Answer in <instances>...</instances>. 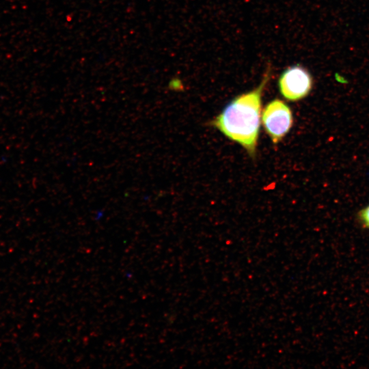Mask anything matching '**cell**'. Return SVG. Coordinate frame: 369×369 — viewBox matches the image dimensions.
<instances>
[{
  "label": "cell",
  "mask_w": 369,
  "mask_h": 369,
  "mask_svg": "<svg viewBox=\"0 0 369 369\" xmlns=\"http://www.w3.org/2000/svg\"><path fill=\"white\" fill-rule=\"evenodd\" d=\"M271 75L269 66L255 89L233 98L210 124L255 157L261 119L262 97Z\"/></svg>",
  "instance_id": "obj_1"
},
{
  "label": "cell",
  "mask_w": 369,
  "mask_h": 369,
  "mask_svg": "<svg viewBox=\"0 0 369 369\" xmlns=\"http://www.w3.org/2000/svg\"><path fill=\"white\" fill-rule=\"evenodd\" d=\"M261 117L264 128L275 144H278L286 135L293 123L290 108L279 98L267 103Z\"/></svg>",
  "instance_id": "obj_2"
},
{
  "label": "cell",
  "mask_w": 369,
  "mask_h": 369,
  "mask_svg": "<svg viewBox=\"0 0 369 369\" xmlns=\"http://www.w3.org/2000/svg\"><path fill=\"white\" fill-rule=\"evenodd\" d=\"M358 220L364 228L369 229V205L358 213Z\"/></svg>",
  "instance_id": "obj_4"
},
{
  "label": "cell",
  "mask_w": 369,
  "mask_h": 369,
  "mask_svg": "<svg viewBox=\"0 0 369 369\" xmlns=\"http://www.w3.org/2000/svg\"><path fill=\"white\" fill-rule=\"evenodd\" d=\"M313 85L309 71L297 64L286 68L278 79V88L282 96L290 101H297L307 96Z\"/></svg>",
  "instance_id": "obj_3"
}]
</instances>
